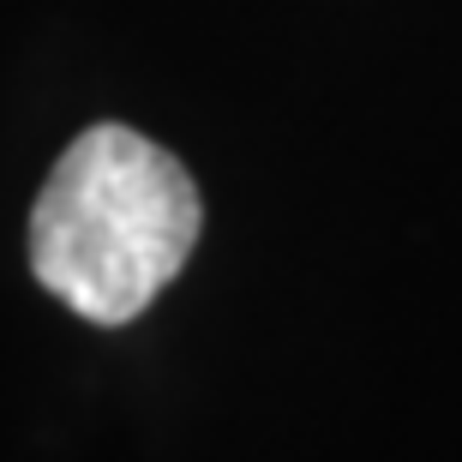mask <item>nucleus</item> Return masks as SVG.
<instances>
[{
  "instance_id": "nucleus-1",
  "label": "nucleus",
  "mask_w": 462,
  "mask_h": 462,
  "mask_svg": "<svg viewBox=\"0 0 462 462\" xmlns=\"http://www.w3.org/2000/svg\"><path fill=\"white\" fill-rule=\"evenodd\" d=\"M205 223L180 156L133 126H90L60 151L31 210V271L90 325H126L169 289Z\"/></svg>"
}]
</instances>
